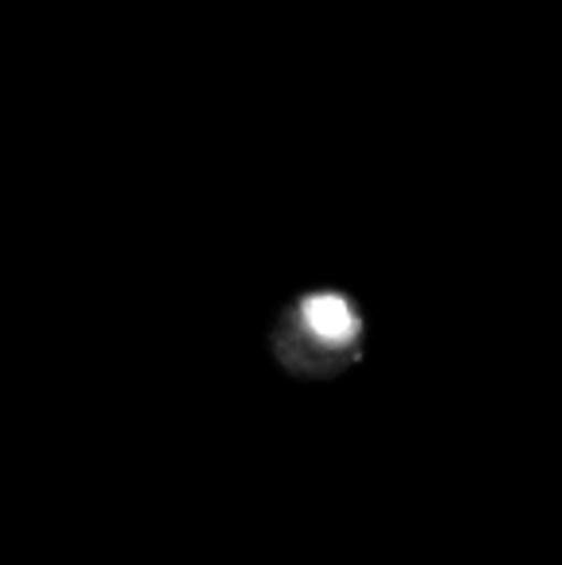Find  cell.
Wrapping results in <instances>:
<instances>
[{"mask_svg": "<svg viewBox=\"0 0 562 565\" xmlns=\"http://www.w3.org/2000/svg\"><path fill=\"white\" fill-rule=\"evenodd\" d=\"M300 320H305V328L312 331L316 339L328 342V347H347V342H354V335H359V316H354V308L347 305L343 297H336V292L305 297Z\"/></svg>", "mask_w": 562, "mask_h": 565, "instance_id": "cell-1", "label": "cell"}]
</instances>
